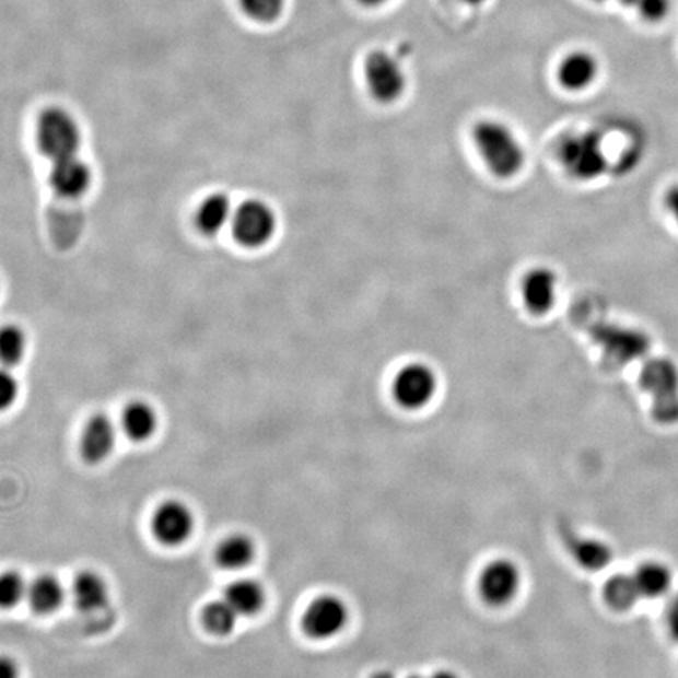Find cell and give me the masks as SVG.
Returning <instances> with one entry per match:
<instances>
[{
  "label": "cell",
  "mask_w": 678,
  "mask_h": 678,
  "mask_svg": "<svg viewBox=\"0 0 678 678\" xmlns=\"http://www.w3.org/2000/svg\"><path fill=\"white\" fill-rule=\"evenodd\" d=\"M472 143L490 173L501 179L515 178L525 167V148L506 122L481 120L472 126Z\"/></svg>",
  "instance_id": "1"
},
{
  "label": "cell",
  "mask_w": 678,
  "mask_h": 678,
  "mask_svg": "<svg viewBox=\"0 0 678 678\" xmlns=\"http://www.w3.org/2000/svg\"><path fill=\"white\" fill-rule=\"evenodd\" d=\"M39 151L50 162L78 156L82 145V129L78 118L63 107H48L39 114L37 121Z\"/></svg>",
  "instance_id": "2"
},
{
  "label": "cell",
  "mask_w": 678,
  "mask_h": 678,
  "mask_svg": "<svg viewBox=\"0 0 678 678\" xmlns=\"http://www.w3.org/2000/svg\"><path fill=\"white\" fill-rule=\"evenodd\" d=\"M230 226L237 244L245 248H261L276 236L279 220L269 203L250 198L234 208Z\"/></svg>",
  "instance_id": "3"
},
{
  "label": "cell",
  "mask_w": 678,
  "mask_h": 678,
  "mask_svg": "<svg viewBox=\"0 0 678 678\" xmlns=\"http://www.w3.org/2000/svg\"><path fill=\"white\" fill-rule=\"evenodd\" d=\"M559 159L568 175L578 182H593L608 167L604 142L593 132L568 137L559 148Z\"/></svg>",
  "instance_id": "4"
},
{
  "label": "cell",
  "mask_w": 678,
  "mask_h": 678,
  "mask_svg": "<svg viewBox=\"0 0 678 678\" xmlns=\"http://www.w3.org/2000/svg\"><path fill=\"white\" fill-rule=\"evenodd\" d=\"M391 389L402 409L420 410L435 398L439 377L428 363H407L393 378Z\"/></svg>",
  "instance_id": "5"
},
{
  "label": "cell",
  "mask_w": 678,
  "mask_h": 678,
  "mask_svg": "<svg viewBox=\"0 0 678 678\" xmlns=\"http://www.w3.org/2000/svg\"><path fill=\"white\" fill-rule=\"evenodd\" d=\"M367 92L381 104H393L404 96L407 75L398 60L384 50L370 54L364 63Z\"/></svg>",
  "instance_id": "6"
},
{
  "label": "cell",
  "mask_w": 678,
  "mask_h": 678,
  "mask_svg": "<svg viewBox=\"0 0 678 678\" xmlns=\"http://www.w3.org/2000/svg\"><path fill=\"white\" fill-rule=\"evenodd\" d=\"M195 517L192 508L179 500L159 504L151 521V531L164 547H179L192 537Z\"/></svg>",
  "instance_id": "7"
},
{
  "label": "cell",
  "mask_w": 678,
  "mask_h": 678,
  "mask_svg": "<svg viewBox=\"0 0 678 678\" xmlns=\"http://www.w3.org/2000/svg\"><path fill=\"white\" fill-rule=\"evenodd\" d=\"M349 620L348 606L335 595H323L312 601L303 615V631L313 640H331L344 630Z\"/></svg>",
  "instance_id": "8"
},
{
  "label": "cell",
  "mask_w": 678,
  "mask_h": 678,
  "mask_svg": "<svg viewBox=\"0 0 678 678\" xmlns=\"http://www.w3.org/2000/svg\"><path fill=\"white\" fill-rule=\"evenodd\" d=\"M522 575L517 564L508 559L490 562L481 573L479 591L487 604L504 606L514 600L521 589Z\"/></svg>",
  "instance_id": "9"
},
{
  "label": "cell",
  "mask_w": 678,
  "mask_h": 678,
  "mask_svg": "<svg viewBox=\"0 0 678 678\" xmlns=\"http://www.w3.org/2000/svg\"><path fill=\"white\" fill-rule=\"evenodd\" d=\"M559 279L550 267H533L521 283L523 305L534 316H546L558 301Z\"/></svg>",
  "instance_id": "10"
},
{
  "label": "cell",
  "mask_w": 678,
  "mask_h": 678,
  "mask_svg": "<svg viewBox=\"0 0 678 678\" xmlns=\"http://www.w3.org/2000/svg\"><path fill=\"white\" fill-rule=\"evenodd\" d=\"M50 189L65 200H78L89 192L93 173L84 159L71 156L50 162Z\"/></svg>",
  "instance_id": "11"
},
{
  "label": "cell",
  "mask_w": 678,
  "mask_h": 678,
  "mask_svg": "<svg viewBox=\"0 0 678 678\" xmlns=\"http://www.w3.org/2000/svg\"><path fill=\"white\" fill-rule=\"evenodd\" d=\"M117 443V428L106 413H96L86 421L81 435V456L90 465L103 464Z\"/></svg>",
  "instance_id": "12"
},
{
  "label": "cell",
  "mask_w": 678,
  "mask_h": 678,
  "mask_svg": "<svg viewBox=\"0 0 678 678\" xmlns=\"http://www.w3.org/2000/svg\"><path fill=\"white\" fill-rule=\"evenodd\" d=\"M631 575L640 589L642 600L667 597L673 593L676 583L673 568L662 559H644L631 570Z\"/></svg>",
  "instance_id": "13"
},
{
  "label": "cell",
  "mask_w": 678,
  "mask_h": 678,
  "mask_svg": "<svg viewBox=\"0 0 678 678\" xmlns=\"http://www.w3.org/2000/svg\"><path fill=\"white\" fill-rule=\"evenodd\" d=\"M568 547L570 557L576 565L587 572H601L615 559V550L600 537L575 534V536L568 537Z\"/></svg>",
  "instance_id": "14"
},
{
  "label": "cell",
  "mask_w": 678,
  "mask_h": 678,
  "mask_svg": "<svg viewBox=\"0 0 678 678\" xmlns=\"http://www.w3.org/2000/svg\"><path fill=\"white\" fill-rule=\"evenodd\" d=\"M71 595H73L75 608L84 615L103 611L110 600L109 586L95 570H84L75 576Z\"/></svg>",
  "instance_id": "15"
},
{
  "label": "cell",
  "mask_w": 678,
  "mask_h": 678,
  "mask_svg": "<svg viewBox=\"0 0 678 678\" xmlns=\"http://www.w3.org/2000/svg\"><path fill=\"white\" fill-rule=\"evenodd\" d=\"M598 61L593 54L576 50L562 59L558 81L569 92H583L597 81Z\"/></svg>",
  "instance_id": "16"
},
{
  "label": "cell",
  "mask_w": 678,
  "mask_h": 678,
  "mask_svg": "<svg viewBox=\"0 0 678 678\" xmlns=\"http://www.w3.org/2000/svg\"><path fill=\"white\" fill-rule=\"evenodd\" d=\"M233 214L234 207L229 195L211 194L195 212V225L204 236H215L231 225Z\"/></svg>",
  "instance_id": "17"
},
{
  "label": "cell",
  "mask_w": 678,
  "mask_h": 678,
  "mask_svg": "<svg viewBox=\"0 0 678 678\" xmlns=\"http://www.w3.org/2000/svg\"><path fill=\"white\" fill-rule=\"evenodd\" d=\"M159 418L153 406L145 400H132L121 413V429L132 442H148L156 434Z\"/></svg>",
  "instance_id": "18"
},
{
  "label": "cell",
  "mask_w": 678,
  "mask_h": 678,
  "mask_svg": "<svg viewBox=\"0 0 678 678\" xmlns=\"http://www.w3.org/2000/svg\"><path fill=\"white\" fill-rule=\"evenodd\" d=\"M601 595H604V604L616 615H626L642 601L640 589L631 572H619L609 576L601 587Z\"/></svg>",
  "instance_id": "19"
},
{
  "label": "cell",
  "mask_w": 678,
  "mask_h": 678,
  "mask_svg": "<svg viewBox=\"0 0 678 678\" xmlns=\"http://www.w3.org/2000/svg\"><path fill=\"white\" fill-rule=\"evenodd\" d=\"M27 604L31 605L32 611L39 616H49L59 611L60 606L65 601V587L57 576L39 575L31 584L27 589Z\"/></svg>",
  "instance_id": "20"
},
{
  "label": "cell",
  "mask_w": 678,
  "mask_h": 678,
  "mask_svg": "<svg viewBox=\"0 0 678 678\" xmlns=\"http://www.w3.org/2000/svg\"><path fill=\"white\" fill-rule=\"evenodd\" d=\"M241 618L258 615L266 605V591L256 580H237L231 583L223 595Z\"/></svg>",
  "instance_id": "21"
},
{
  "label": "cell",
  "mask_w": 678,
  "mask_h": 678,
  "mask_svg": "<svg viewBox=\"0 0 678 678\" xmlns=\"http://www.w3.org/2000/svg\"><path fill=\"white\" fill-rule=\"evenodd\" d=\"M256 546L252 537L243 533L231 534L215 548V562L225 570H241L254 562Z\"/></svg>",
  "instance_id": "22"
},
{
  "label": "cell",
  "mask_w": 678,
  "mask_h": 678,
  "mask_svg": "<svg viewBox=\"0 0 678 678\" xmlns=\"http://www.w3.org/2000/svg\"><path fill=\"white\" fill-rule=\"evenodd\" d=\"M241 616L234 611L233 606L222 600L209 601L201 612V622L204 629L214 636H229L236 629L237 619Z\"/></svg>",
  "instance_id": "23"
},
{
  "label": "cell",
  "mask_w": 678,
  "mask_h": 678,
  "mask_svg": "<svg viewBox=\"0 0 678 678\" xmlns=\"http://www.w3.org/2000/svg\"><path fill=\"white\" fill-rule=\"evenodd\" d=\"M27 353V335L20 326L0 328V364L5 367L17 366Z\"/></svg>",
  "instance_id": "24"
},
{
  "label": "cell",
  "mask_w": 678,
  "mask_h": 678,
  "mask_svg": "<svg viewBox=\"0 0 678 678\" xmlns=\"http://www.w3.org/2000/svg\"><path fill=\"white\" fill-rule=\"evenodd\" d=\"M28 584L16 570L0 573V609L16 608L27 598Z\"/></svg>",
  "instance_id": "25"
},
{
  "label": "cell",
  "mask_w": 678,
  "mask_h": 678,
  "mask_svg": "<svg viewBox=\"0 0 678 678\" xmlns=\"http://www.w3.org/2000/svg\"><path fill=\"white\" fill-rule=\"evenodd\" d=\"M241 9L256 23L270 24L279 20L287 0H239Z\"/></svg>",
  "instance_id": "26"
},
{
  "label": "cell",
  "mask_w": 678,
  "mask_h": 678,
  "mask_svg": "<svg viewBox=\"0 0 678 678\" xmlns=\"http://www.w3.org/2000/svg\"><path fill=\"white\" fill-rule=\"evenodd\" d=\"M20 396V384L10 373V367L0 366V412H5L14 406Z\"/></svg>",
  "instance_id": "27"
},
{
  "label": "cell",
  "mask_w": 678,
  "mask_h": 678,
  "mask_svg": "<svg viewBox=\"0 0 678 678\" xmlns=\"http://www.w3.org/2000/svg\"><path fill=\"white\" fill-rule=\"evenodd\" d=\"M670 5H673L670 0H636L634 3L641 16L651 23H659V21L665 20L670 12Z\"/></svg>",
  "instance_id": "28"
},
{
  "label": "cell",
  "mask_w": 678,
  "mask_h": 678,
  "mask_svg": "<svg viewBox=\"0 0 678 678\" xmlns=\"http://www.w3.org/2000/svg\"><path fill=\"white\" fill-rule=\"evenodd\" d=\"M665 616L667 631H669L674 640L678 641V594L676 597L670 598Z\"/></svg>",
  "instance_id": "29"
},
{
  "label": "cell",
  "mask_w": 678,
  "mask_h": 678,
  "mask_svg": "<svg viewBox=\"0 0 678 678\" xmlns=\"http://www.w3.org/2000/svg\"><path fill=\"white\" fill-rule=\"evenodd\" d=\"M0 678H21L20 665L9 655H0Z\"/></svg>",
  "instance_id": "30"
},
{
  "label": "cell",
  "mask_w": 678,
  "mask_h": 678,
  "mask_svg": "<svg viewBox=\"0 0 678 678\" xmlns=\"http://www.w3.org/2000/svg\"><path fill=\"white\" fill-rule=\"evenodd\" d=\"M665 204L667 211H669L670 218L676 220L678 225V184L676 186L669 187V190L666 192Z\"/></svg>",
  "instance_id": "31"
},
{
  "label": "cell",
  "mask_w": 678,
  "mask_h": 678,
  "mask_svg": "<svg viewBox=\"0 0 678 678\" xmlns=\"http://www.w3.org/2000/svg\"><path fill=\"white\" fill-rule=\"evenodd\" d=\"M359 2L364 7H370V9H376V7L385 5L389 0H359Z\"/></svg>",
  "instance_id": "32"
},
{
  "label": "cell",
  "mask_w": 678,
  "mask_h": 678,
  "mask_svg": "<svg viewBox=\"0 0 678 678\" xmlns=\"http://www.w3.org/2000/svg\"><path fill=\"white\" fill-rule=\"evenodd\" d=\"M431 678H459L456 676V674L451 673V670H439V673H435L434 676H432Z\"/></svg>",
  "instance_id": "33"
},
{
  "label": "cell",
  "mask_w": 678,
  "mask_h": 678,
  "mask_svg": "<svg viewBox=\"0 0 678 678\" xmlns=\"http://www.w3.org/2000/svg\"><path fill=\"white\" fill-rule=\"evenodd\" d=\"M373 678H396L395 674L388 673V670H382V673H377Z\"/></svg>",
  "instance_id": "34"
},
{
  "label": "cell",
  "mask_w": 678,
  "mask_h": 678,
  "mask_svg": "<svg viewBox=\"0 0 678 678\" xmlns=\"http://www.w3.org/2000/svg\"><path fill=\"white\" fill-rule=\"evenodd\" d=\"M460 2L467 3V5H481L486 0H460Z\"/></svg>",
  "instance_id": "35"
},
{
  "label": "cell",
  "mask_w": 678,
  "mask_h": 678,
  "mask_svg": "<svg viewBox=\"0 0 678 678\" xmlns=\"http://www.w3.org/2000/svg\"><path fill=\"white\" fill-rule=\"evenodd\" d=\"M620 2H622L623 5L634 7V3H636V0H620Z\"/></svg>",
  "instance_id": "36"
},
{
  "label": "cell",
  "mask_w": 678,
  "mask_h": 678,
  "mask_svg": "<svg viewBox=\"0 0 678 678\" xmlns=\"http://www.w3.org/2000/svg\"><path fill=\"white\" fill-rule=\"evenodd\" d=\"M409 678H423V677H420V676H413V677H409Z\"/></svg>",
  "instance_id": "37"
},
{
  "label": "cell",
  "mask_w": 678,
  "mask_h": 678,
  "mask_svg": "<svg viewBox=\"0 0 678 678\" xmlns=\"http://www.w3.org/2000/svg\"><path fill=\"white\" fill-rule=\"evenodd\" d=\"M595 2H604V0H595Z\"/></svg>",
  "instance_id": "38"
}]
</instances>
